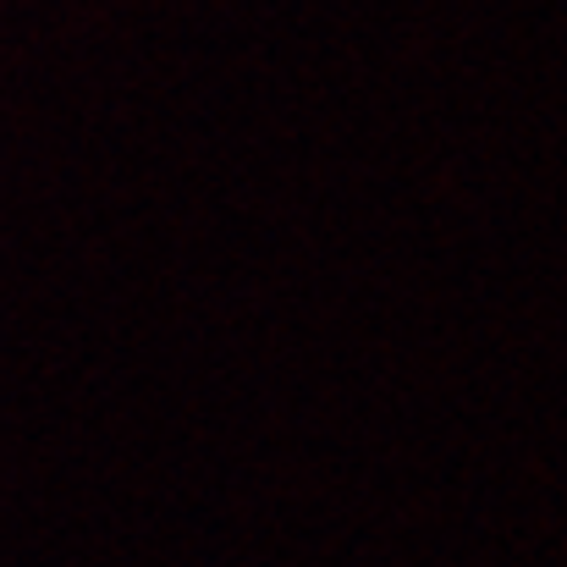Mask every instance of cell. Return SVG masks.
I'll use <instances>...</instances> for the list:
<instances>
[]
</instances>
